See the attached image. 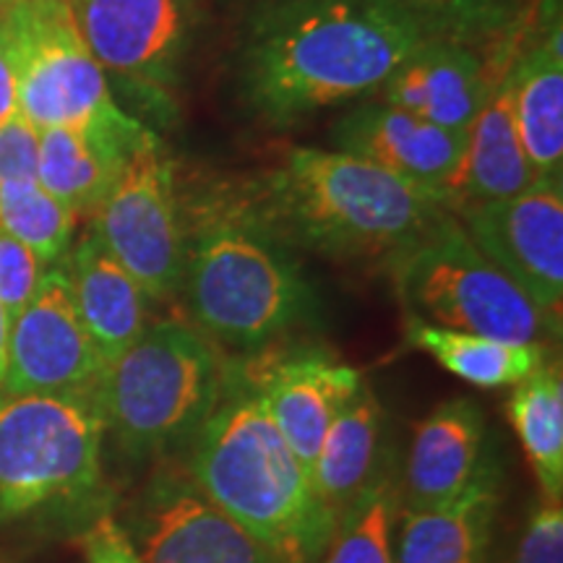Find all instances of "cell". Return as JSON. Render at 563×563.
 Wrapping results in <instances>:
<instances>
[{
  "label": "cell",
  "mask_w": 563,
  "mask_h": 563,
  "mask_svg": "<svg viewBox=\"0 0 563 563\" xmlns=\"http://www.w3.org/2000/svg\"><path fill=\"white\" fill-rule=\"evenodd\" d=\"M490 87L488 55L462 42L420 40L382 84L384 102L467 133Z\"/></svg>",
  "instance_id": "20"
},
{
  "label": "cell",
  "mask_w": 563,
  "mask_h": 563,
  "mask_svg": "<svg viewBox=\"0 0 563 563\" xmlns=\"http://www.w3.org/2000/svg\"><path fill=\"white\" fill-rule=\"evenodd\" d=\"M60 266L84 329L104 363L115 361L150 327L152 300L91 230L70 243Z\"/></svg>",
  "instance_id": "22"
},
{
  "label": "cell",
  "mask_w": 563,
  "mask_h": 563,
  "mask_svg": "<svg viewBox=\"0 0 563 563\" xmlns=\"http://www.w3.org/2000/svg\"><path fill=\"white\" fill-rule=\"evenodd\" d=\"M9 316H5L3 306H0V382H3V371H5V344H9Z\"/></svg>",
  "instance_id": "34"
},
{
  "label": "cell",
  "mask_w": 563,
  "mask_h": 563,
  "mask_svg": "<svg viewBox=\"0 0 563 563\" xmlns=\"http://www.w3.org/2000/svg\"><path fill=\"white\" fill-rule=\"evenodd\" d=\"M506 415L522 443L540 490L548 501L563 493V376L561 363L548 361L514 386Z\"/></svg>",
  "instance_id": "25"
},
{
  "label": "cell",
  "mask_w": 563,
  "mask_h": 563,
  "mask_svg": "<svg viewBox=\"0 0 563 563\" xmlns=\"http://www.w3.org/2000/svg\"><path fill=\"white\" fill-rule=\"evenodd\" d=\"M3 5H0V123H5L11 115H16V112H19L16 60H13V47H11V40H9V30H5Z\"/></svg>",
  "instance_id": "33"
},
{
  "label": "cell",
  "mask_w": 563,
  "mask_h": 563,
  "mask_svg": "<svg viewBox=\"0 0 563 563\" xmlns=\"http://www.w3.org/2000/svg\"><path fill=\"white\" fill-rule=\"evenodd\" d=\"M79 217L47 194L40 180H0V228L24 243L42 266L63 262Z\"/></svg>",
  "instance_id": "28"
},
{
  "label": "cell",
  "mask_w": 563,
  "mask_h": 563,
  "mask_svg": "<svg viewBox=\"0 0 563 563\" xmlns=\"http://www.w3.org/2000/svg\"><path fill=\"white\" fill-rule=\"evenodd\" d=\"M384 407L376 391L363 382L323 435L311 467V485L334 527L391 454L384 441Z\"/></svg>",
  "instance_id": "23"
},
{
  "label": "cell",
  "mask_w": 563,
  "mask_h": 563,
  "mask_svg": "<svg viewBox=\"0 0 563 563\" xmlns=\"http://www.w3.org/2000/svg\"><path fill=\"white\" fill-rule=\"evenodd\" d=\"M91 232L152 302L178 298L186 269V211L178 162L165 146L131 162L91 214Z\"/></svg>",
  "instance_id": "10"
},
{
  "label": "cell",
  "mask_w": 563,
  "mask_h": 563,
  "mask_svg": "<svg viewBox=\"0 0 563 563\" xmlns=\"http://www.w3.org/2000/svg\"><path fill=\"white\" fill-rule=\"evenodd\" d=\"M232 365L311 475L323 435L363 386V373L334 352L308 344L282 352L262 350Z\"/></svg>",
  "instance_id": "14"
},
{
  "label": "cell",
  "mask_w": 563,
  "mask_h": 563,
  "mask_svg": "<svg viewBox=\"0 0 563 563\" xmlns=\"http://www.w3.org/2000/svg\"><path fill=\"white\" fill-rule=\"evenodd\" d=\"M186 269L180 295L214 344L256 355L319 311L295 253L245 211L230 183L183 188Z\"/></svg>",
  "instance_id": "3"
},
{
  "label": "cell",
  "mask_w": 563,
  "mask_h": 563,
  "mask_svg": "<svg viewBox=\"0 0 563 563\" xmlns=\"http://www.w3.org/2000/svg\"><path fill=\"white\" fill-rule=\"evenodd\" d=\"M228 363L196 327L150 321L95 386L104 433L131 462L186 452L220 402Z\"/></svg>",
  "instance_id": "5"
},
{
  "label": "cell",
  "mask_w": 563,
  "mask_h": 563,
  "mask_svg": "<svg viewBox=\"0 0 563 563\" xmlns=\"http://www.w3.org/2000/svg\"><path fill=\"white\" fill-rule=\"evenodd\" d=\"M45 266L34 253L0 228V306L9 321L30 302Z\"/></svg>",
  "instance_id": "29"
},
{
  "label": "cell",
  "mask_w": 563,
  "mask_h": 563,
  "mask_svg": "<svg viewBox=\"0 0 563 563\" xmlns=\"http://www.w3.org/2000/svg\"><path fill=\"white\" fill-rule=\"evenodd\" d=\"M420 40L389 0H266L238 45V95L256 121L285 129L382 89Z\"/></svg>",
  "instance_id": "1"
},
{
  "label": "cell",
  "mask_w": 563,
  "mask_h": 563,
  "mask_svg": "<svg viewBox=\"0 0 563 563\" xmlns=\"http://www.w3.org/2000/svg\"><path fill=\"white\" fill-rule=\"evenodd\" d=\"M144 563H292L162 462L121 522Z\"/></svg>",
  "instance_id": "11"
},
{
  "label": "cell",
  "mask_w": 563,
  "mask_h": 563,
  "mask_svg": "<svg viewBox=\"0 0 563 563\" xmlns=\"http://www.w3.org/2000/svg\"><path fill=\"white\" fill-rule=\"evenodd\" d=\"M104 365L108 363L76 313L66 272L60 264L47 266L30 302L11 319L0 391H91Z\"/></svg>",
  "instance_id": "13"
},
{
  "label": "cell",
  "mask_w": 563,
  "mask_h": 563,
  "mask_svg": "<svg viewBox=\"0 0 563 563\" xmlns=\"http://www.w3.org/2000/svg\"><path fill=\"white\" fill-rule=\"evenodd\" d=\"M183 454V470L211 504L292 563H316L334 532L332 519L308 470L232 363L220 402Z\"/></svg>",
  "instance_id": "4"
},
{
  "label": "cell",
  "mask_w": 563,
  "mask_h": 563,
  "mask_svg": "<svg viewBox=\"0 0 563 563\" xmlns=\"http://www.w3.org/2000/svg\"><path fill=\"white\" fill-rule=\"evenodd\" d=\"M563 16L561 0H538L527 11L511 60L514 121L538 180L563 173Z\"/></svg>",
  "instance_id": "17"
},
{
  "label": "cell",
  "mask_w": 563,
  "mask_h": 563,
  "mask_svg": "<svg viewBox=\"0 0 563 563\" xmlns=\"http://www.w3.org/2000/svg\"><path fill=\"white\" fill-rule=\"evenodd\" d=\"M110 89L154 123L178 118L183 68L199 30V0H68Z\"/></svg>",
  "instance_id": "8"
},
{
  "label": "cell",
  "mask_w": 563,
  "mask_h": 563,
  "mask_svg": "<svg viewBox=\"0 0 563 563\" xmlns=\"http://www.w3.org/2000/svg\"><path fill=\"white\" fill-rule=\"evenodd\" d=\"M104 435L95 389L0 391V522L97 496Z\"/></svg>",
  "instance_id": "7"
},
{
  "label": "cell",
  "mask_w": 563,
  "mask_h": 563,
  "mask_svg": "<svg viewBox=\"0 0 563 563\" xmlns=\"http://www.w3.org/2000/svg\"><path fill=\"white\" fill-rule=\"evenodd\" d=\"M3 3H11V0H0V5H3Z\"/></svg>",
  "instance_id": "35"
},
{
  "label": "cell",
  "mask_w": 563,
  "mask_h": 563,
  "mask_svg": "<svg viewBox=\"0 0 563 563\" xmlns=\"http://www.w3.org/2000/svg\"><path fill=\"white\" fill-rule=\"evenodd\" d=\"M3 19L16 60L19 112L32 125H81L123 110L81 40L68 0H11Z\"/></svg>",
  "instance_id": "9"
},
{
  "label": "cell",
  "mask_w": 563,
  "mask_h": 563,
  "mask_svg": "<svg viewBox=\"0 0 563 563\" xmlns=\"http://www.w3.org/2000/svg\"><path fill=\"white\" fill-rule=\"evenodd\" d=\"M506 563H563V506L545 501L527 517Z\"/></svg>",
  "instance_id": "30"
},
{
  "label": "cell",
  "mask_w": 563,
  "mask_h": 563,
  "mask_svg": "<svg viewBox=\"0 0 563 563\" xmlns=\"http://www.w3.org/2000/svg\"><path fill=\"white\" fill-rule=\"evenodd\" d=\"M488 420L470 397L435 405L415 422L410 449L399 467L402 509L422 511L454 501L485 464Z\"/></svg>",
  "instance_id": "19"
},
{
  "label": "cell",
  "mask_w": 563,
  "mask_h": 563,
  "mask_svg": "<svg viewBox=\"0 0 563 563\" xmlns=\"http://www.w3.org/2000/svg\"><path fill=\"white\" fill-rule=\"evenodd\" d=\"M238 199L290 251L389 264L443 214V203L384 167L340 150H290L235 183Z\"/></svg>",
  "instance_id": "2"
},
{
  "label": "cell",
  "mask_w": 563,
  "mask_h": 563,
  "mask_svg": "<svg viewBox=\"0 0 563 563\" xmlns=\"http://www.w3.org/2000/svg\"><path fill=\"white\" fill-rule=\"evenodd\" d=\"M477 249L559 321L563 302V180L452 211Z\"/></svg>",
  "instance_id": "12"
},
{
  "label": "cell",
  "mask_w": 563,
  "mask_h": 563,
  "mask_svg": "<svg viewBox=\"0 0 563 563\" xmlns=\"http://www.w3.org/2000/svg\"><path fill=\"white\" fill-rule=\"evenodd\" d=\"M332 139L340 152L384 167L441 203L464 150L462 131L441 129L389 102L361 104L347 112L334 125Z\"/></svg>",
  "instance_id": "18"
},
{
  "label": "cell",
  "mask_w": 563,
  "mask_h": 563,
  "mask_svg": "<svg viewBox=\"0 0 563 563\" xmlns=\"http://www.w3.org/2000/svg\"><path fill=\"white\" fill-rule=\"evenodd\" d=\"M159 144L157 131L129 110L81 125L42 129L37 180L76 217H91L131 162Z\"/></svg>",
  "instance_id": "15"
},
{
  "label": "cell",
  "mask_w": 563,
  "mask_h": 563,
  "mask_svg": "<svg viewBox=\"0 0 563 563\" xmlns=\"http://www.w3.org/2000/svg\"><path fill=\"white\" fill-rule=\"evenodd\" d=\"M525 21L488 51L490 87L483 108L477 110L475 121L464 133L460 167L443 194L446 211L509 199L527 191L538 180L522 150L517 121H514L511 60L519 51Z\"/></svg>",
  "instance_id": "16"
},
{
  "label": "cell",
  "mask_w": 563,
  "mask_h": 563,
  "mask_svg": "<svg viewBox=\"0 0 563 563\" xmlns=\"http://www.w3.org/2000/svg\"><path fill=\"white\" fill-rule=\"evenodd\" d=\"M501 467L485 460L475 481L454 501L433 509H399L394 525V563H488Z\"/></svg>",
  "instance_id": "21"
},
{
  "label": "cell",
  "mask_w": 563,
  "mask_h": 563,
  "mask_svg": "<svg viewBox=\"0 0 563 563\" xmlns=\"http://www.w3.org/2000/svg\"><path fill=\"white\" fill-rule=\"evenodd\" d=\"M40 129L21 112L0 123V180H37Z\"/></svg>",
  "instance_id": "31"
},
{
  "label": "cell",
  "mask_w": 563,
  "mask_h": 563,
  "mask_svg": "<svg viewBox=\"0 0 563 563\" xmlns=\"http://www.w3.org/2000/svg\"><path fill=\"white\" fill-rule=\"evenodd\" d=\"M418 26L422 40H449L488 55L522 24L530 0H389Z\"/></svg>",
  "instance_id": "27"
},
{
  "label": "cell",
  "mask_w": 563,
  "mask_h": 563,
  "mask_svg": "<svg viewBox=\"0 0 563 563\" xmlns=\"http://www.w3.org/2000/svg\"><path fill=\"white\" fill-rule=\"evenodd\" d=\"M81 551L87 563H144L133 551L129 534L118 519L100 514L81 534Z\"/></svg>",
  "instance_id": "32"
},
{
  "label": "cell",
  "mask_w": 563,
  "mask_h": 563,
  "mask_svg": "<svg viewBox=\"0 0 563 563\" xmlns=\"http://www.w3.org/2000/svg\"><path fill=\"white\" fill-rule=\"evenodd\" d=\"M386 272L407 319L519 344L553 334L551 316L470 241L452 211L399 251Z\"/></svg>",
  "instance_id": "6"
},
{
  "label": "cell",
  "mask_w": 563,
  "mask_h": 563,
  "mask_svg": "<svg viewBox=\"0 0 563 563\" xmlns=\"http://www.w3.org/2000/svg\"><path fill=\"white\" fill-rule=\"evenodd\" d=\"M399 509V464L389 454L368 488L342 514L316 563H394Z\"/></svg>",
  "instance_id": "26"
},
{
  "label": "cell",
  "mask_w": 563,
  "mask_h": 563,
  "mask_svg": "<svg viewBox=\"0 0 563 563\" xmlns=\"http://www.w3.org/2000/svg\"><path fill=\"white\" fill-rule=\"evenodd\" d=\"M405 342L412 350L431 355L452 376L481 389L517 386L551 357L543 342H504L483 334L431 327L415 319L405 323Z\"/></svg>",
  "instance_id": "24"
}]
</instances>
